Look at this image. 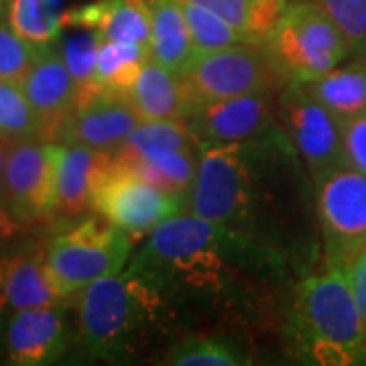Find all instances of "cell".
Returning <instances> with one entry per match:
<instances>
[{
	"label": "cell",
	"mask_w": 366,
	"mask_h": 366,
	"mask_svg": "<svg viewBox=\"0 0 366 366\" xmlns=\"http://www.w3.org/2000/svg\"><path fill=\"white\" fill-rule=\"evenodd\" d=\"M315 185L281 127L259 139L202 144L185 209L283 250L301 269L317 254Z\"/></svg>",
	"instance_id": "cell-2"
},
{
	"label": "cell",
	"mask_w": 366,
	"mask_h": 366,
	"mask_svg": "<svg viewBox=\"0 0 366 366\" xmlns=\"http://www.w3.org/2000/svg\"><path fill=\"white\" fill-rule=\"evenodd\" d=\"M131 262L167 291L192 327L269 324L303 271L283 250L187 209L159 224Z\"/></svg>",
	"instance_id": "cell-1"
},
{
	"label": "cell",
	"mask_w": 366,
	"mask_h": 366,
	"mask_svg": "<svg viewBox=\"0 0 366 366\" xmlns=\"http://www.w3.org/2000/svg\"><path fill=\"white\" fill-rule=\"evenodd\" d=\"M279 96L271 92L247 94L204 102L187 118L189 129L202 144L240 143L279 131Z\"/></svg>",
	"instance_id": "cell-13"
},
{
	"label": "cell",
	"mask_w": 366,
	"mask_h": 366,
	"mask_svg": "<svg viewBox=\"0 0 366 366\" xmlns=\"http://www.w3.org/2000/svg\"><path fill=\"white\" fill-rule=\"evenodd\" d=\"M177 4L182 9L185 21H187L197 51H212V49H220V47H228V45L247 41L234 26L226 23L222 16L199 6L196 2L177 0Z\"/></svg>",
	"instance_id": "cell-30"
},
{
	"label": "cell",
	"mask_w": 366,
	"mask_h": 366,
	"mask_svg": "<svg viewBox=\"0 0 366 366\" xmlns=\"http://www.w3.org/2000/svg\"><path fill=\"white\" fill-rule=\"evenodd\" d=\"M340 29L350 51L366 49V0H315Z\"/></svg>",
	"instance_id": "cell-32"
},
{
	"label": "cell",
	"mask_w": 366,
	"mask_h": 366,
	"mask_svg": "<svg viewBox=\"0 0 366 366\" xmlns=\"http://www.w3.org/2000/svg\"><path fill=\"white\" fill-rule=\"evenodd\" d=\"M2 199L29 226L51 220L57 214V167L53 141H14L9 151Z\"/></svg>",
	"instance_id": "cell-11"
},
{
	"label": "cell",
	"mask_w": 366,
	"mask_h": 366,
	"mask_svg": "<svg viewBox=\"0 0 366 366\" xmlns=\"http://www.w3.org/2000/svg\"><path fill=\"white\" fill-rule=\"evenodd\" d=\"M78 344L106 362H137L194 334V327L151 274L129 261L122 273L94 281L76 300Z\"/></svg>",
	"instance_id": "cell-3"
},
{
	"label": "cell",
	"mask_w": 366,
	"mask_h": 366,
	"mask_svg": "<svg viewBox=\"0 0 366 366\" xmlns=\"http://www.w3.org/2000/svg\"><path fill=\"white\" fill-rule=\"evenodd\" d=\"M199 149V141L185 120H141L118 153H155ZM114 153V151H112Z\"/></svg>",
	"instance_id": "cell-27"
},
{
	"label": "cell",
	"mask_w": 366,
	"mask_h": 366,
	"mask_svg": "<svg viewBox=\"0 0 366 366\" xmlns=\"http://www.w3.org/2000/svg\"><path fill=\"white\" fill-rule=\"evenodd\" d=\"M350 57L348 64H340L326 76L305 81L315 98L340 122L366 114V49Z\"/></svg>",
	"instance_id": "cell-22"
},
{
	"label": "cell",
	"mask_w": 366,
	"mask_h": 366,
	"mask_svg": "<svg viewBox=\"0 0 366 366\" xmlns=\"http://www.w3.org/2000/svg\"><path fill=\"white\" fill-rule=\"evenodd\" d=\"M9 259L11 254L6 257H0V338H2V317L4 312L9 310L6 307V271H9ZM0 358H2V344H0Z\"/></svg>",
	"instance_id": "cell-36"
},
{
	"label": "cell",
	"mask_w": 366,
	"mask_h": 366,
	"mask_svg": "<svg viewBox=\"0 0 366 366\" xmlns=\"http://www.w3.org/2000/svg\"><path fill=\"white\" fill-rule=\"evenodd\" d=\"M171 366H244L252 365L244 344L220 332H196L171 346L161 360Z\"/></svg>",
	"instance_id": "cell-23"
},
{
	"label": "cell",
	"mask_w": 366,
	"mask_h": 366,
	"mask_svg": "<svg viewBox=\"0 0 366 366\" xmlns=\"http://www.w3.org/2000/svg\"><path fill=\"white\" fill-rule=\"evenodd\" d=\"M57 167V214L78 218L92 209L94 185L110 153L90 147L53 141Z\"/></svg>",
	"instance_id": "cell-17"
},
{
	"label": "cell",
	"mask_w": 366,
	"mask_h": 366,
	"mask_svg": "<svg viewBox=\"0 0 366 366\" xmlns=\"http://www.w3.org/2000/svg\"><path fill=\"white\" fill-rule=\"evenodd\" d=\"M143 120H185L199 106L183 76L157 64L153 57L141 69L127 96Z\"/></svg>",
	"instance_id": "cell-16"
},
{
	"label": "cell",
	"mask_w": 366,
	"mask_h": 366,
	"mask_svg": "<svg viewBox=\"0 0 366 366\" xmlns=\"http://www.w3.org/2000/svg\"><path fill=\"white\" fill-rule=\"evenodd\" d=\"M283 340L305 365L348 366L366 362V326L346 273L327 267L305 274L283 312Z\"/></svg>",
	"instance_id": "cell-4"
},
{
	"label": "cell",
	"mask_w": 366,
	"mask_h": 366,
	"mask_svg": "<svg viewBox=\"0 0 366 366\" xmlns=\"http://www.w3.org/2000/svg\"><path fill=\"white\" fill-rule=\"evenodd\" d=\"M134 238L110 222L81 220L55 234L47 244V262L57 287L69 301L98 279L122 273L131 261Z\"/></svg>",
	"instance_id": "cell-6"
},
{
	"label": "cell",
	"mask_w": 366,
	"mask_h": 366,
	"mask_svg": "<svg viewBox=\"0 0 366 366\" xmlns=\"http://www.w3.org/2000/svg\"><path fill=\"white\" fill-rule=\"evenodd\" d=\"M86 26L104 41H132L151 47V11L147 0H94L66 13L64 29Z\"/></svg>",
	"instance_id": "cell-18"
},
{
	"label": "cell",
	"mask_w": 366,
	"mask_h": 366,
	"mask_svg": "<svg viewBox=\"0 0 366 366\" xmlns=\"http://www.w3.org/2000/svg\"><path fill=\"white\" fill-rule=\"evenodd\" d=\"M4 13V0H0V16Z\"/></svg>",
	"instance_id": "cell-38"
},
{
	"label": "cell",
	"mask_w": 366,
	"mask_h": 366,
	"mask_svg": "<svg viewBox=\"0 0 366 366\" xmlns=\"http://www.w3.org/2000/svg\"><path fill=\"white\" fill-rule=\"evenodd\" d=\"M183 79L199 104L261 92L281 94L289 84L269 47L249 41L212 51H197Z\"/></svg>",
	"instance_id": "cell-7"
},
{
	"label": "cell",
	"mask_w": 366,
	"mask_h": 366,
	"mask_svg": "<svg viewBox=\"0 0 366 366\" xmlns=\"http://www.w3.org/2000/svg\"><path fill=\"white\" fill-rule=\"evenodd\" d=\"M0 134L11 143L29 139L49 141L39 114L26 100L21 84L6 79H0Z\"/></svg>",
	"instance_id": "cell-29"
},
{
	"label": "cell",
	"mask_w": 366,
	"mask_h": 366,
	"mask_svg": "<svg viewBox=\"0 0 366 366\" xmlns=\"http://www.w3.org/2000/svg\"><path fill=\"white\" fill-rule=\"evenodd\" d=\"M92 209L137 240L183 212L185 202L144 182L137 171L110 153L94 185Z\"/></svg>",
	"instance_id": "cell-8"
},
{
	"label": "cell",
	"mask_w": 366,
	"mask_h": 366,
	"mask_svg": "<svg viewBox=\"0 0 366 366\" xmlns=\"http://www.w3.org/2000/svg\"><path fill=\"white\" fill-rule=\"evenodd\" d=\"M141 120L127 96L94 90L79 96L76 108L57 127L53 141L112 153L129 139Z\"/></svg>",
	"instance_id": "cell-14"
},
{
	"label": "cell",
	"mask_w": 366,
	"mask_h": 366,
	"mask_svg": "<svg viewBox=\"0 0 366 366\" xmlns=\"http://www.w3.org/2000/svg\"><path fill=\"white\" fill-rule=\"evenodd\" d=\"M11 141L0 134V197H2V183H4V171H6V161H9V151H11Z\"/></svg>",
	"instance_id": "cell-37"
},
{
	"label": "cell",
	"mask_w": 366,
	"mask_h": 366,
	"mask_svg": "<svg viewBox=\"0 0 366 366\" xmlns=\"http://www.w3.org/2000/svg\"><path fill=\"white\" fill-rule=\"evenodd\" d=\"M279 117L314 183L348 165L342 122L315 98L305 81H289L281 92Z\"/></svg>",
	"instance_id": "cell-10"
},
{
	"label": "cell",
	"mask_w": 366,
	"mask_h": 366,
	"mask_svg": "<svg viewBox=\"0 0 366 366\" xmlns=\"http://www.w3.org/2000/svg\"><path fill=\"white\" fill-rule=\"evenodd\" d=\"M102 43L104 37L98 31L86 26H67L57 41V49L78 84V98L94 90L96 64Z\"/></svg>",
	"instance_id": "cell-28"
},
{
	"label": "cell",
	"mask_w": 366,
	"mask_h": 366,
	"mask_svg": "<svg viewBox=\"0 0 366 366\" xmlns=\"http://www.w3.org/2000/svg\"><path fill=\"white\" fill-rule=\"evenodd\" d=\"M344 273L348 277L354 300L358 303V310H360V315H362L366 326V247L354 257L352 262L344 269Z\"/></svg>",
	"instance_id": "cell-35"
},
{
	"label": "cell",
	"mask_w": 366,
	"mask_h": 366,
	"mask_svg": "<svg viewBox=\"0 0 366 366\" xmlns=\"http://www.w3.org/2000/svg\"><path fill=\"white\" fill-rule=\"evenodd\" d=\"M264 45L289 81H314L352 55L340 29L315 0L289 2Z\"/></svg>",
	"instance_id": "cell-5"
},
{
	"label": "cell",
	"mask_w": 366,
	"mask_h": 366,
	"mask_svg": "<svg viewBox=\"0 0 366 366\" xmlns=\"http://www.w3.org/2000/svg\"><path fill=\"white\" fill-rule=\"evenodd\" d=\"M149 59H151V47H144L132 41H104L98 53L94 90L129 96L137 78L141 76V69Z\"/></svg>",
	"instance_id": "cell-26"
},
{
	"label": "cell",
	"mask_w": 366,
	"mask_h": 366,
	"mask_svg": "<svg viewBox=\"0 0 366 366\" xmlns=\"http://www.w3.org/2000/svg\"><path fill=\"white\" fill-rule=\"evenodd\" d=\"M342 134L348 165L366 175V114L342 122Z\"/></svg>",
	"instance_id": "cell-33"
},
{
	"label": "cell",
	"mask_w": 366,
	"mask_h": 366,
	"mask_svg": "<svg viewBox=\"0 0 366 366\" xmlns=\"http://www.w3.org/2000/svg\"><path fill=\"white\" fill-rule=\"evenodd\" d=\"M71 303L57 287L47 247H23L11 254L6 271V307L11 312Z\"/></svg>",
	"instance_id": "cell-19"
},
{
	"label": "cell",
	"mask_w": 366,
	"mask_h": 366,
	"mask_svg": "<svg viewBox=\"0 0 366 366\" xmlns=\"http://www.w3.org/2000/svg\"><path fill=\"white\" fill-rule=\"evenodd\" d=\"M120 163L137 171L144 182L157 189L187 202L192 185L196 182L199 149L155 151V153H112Z\"/></svg>",
	"instance_id": "cell-20"
},
{
	"label": "cell",
	"mask_w": 366,
	"mask_h": 366,
	"mask_svg": "<svg viewBox=\"0 0 366 366\" xmlns=\"http://www.w3.org/2000/svg\"><path fill=\"white\" fill-rule=\"evenodd\" d=\"M291 2H293V0H291Z\"/></svg>",
	"instance_id": "cell-39"
},
{
	"label": "cell",
	"mask_w": 366,
	"mask_h": 366,
	"mask_svg": "<svg viewBox=\"0 0 366 366\" xmlns=\"http://www.w3.org/2000/svg\"><path fill=\"white\" fill-rule=\"evenodd\" d=\"M315 206L327 267L346 269L366 247V175L350 165L315 183Z\"/></svg>",
	"instance_id": "cell-9"
},
{
	"label": "cell",
	"mask_w": 366,
	"mask_h": 366,
	"mask_svg": "<svg viewBox=\"0 0 366 366\" xmlns=\"http://www.w3.org/2000/svg\"><path fill=\"white\" fill-rule=\"evenodd\" d=\"M39 51V47L23 39L6 21H0V79L21 84Z\"/></svg>",
	"instance_id": "cell-31"
},
{
	"label": "cell",
	"mask_w": 366,
	"mask_h": 366,
	"mask_svg": "<svg viewBox=\"0 0 366 366\" xmlns=\"http://www.w3.org/2000/svg\"><path fill=\"white\" fill-rule=\"evenodd\" d=\"M29 228H33V226L21 222L6 206V202L0 197V257L13 254L16 250L23 249Z\"/></svg>",
	"instance_id": "cell-34"
},
{
	"label": "cell",
	"mask_w": 366,
	"mask_h": 366,
	"mask_svg": "<svg viewBox=\"0 0 366 366\" xmlns=\"http://www.w3.org/2000/svg\"><path fill=\"white\" fill-rule=\"evenodd\" d=\"M78 342V322L71 305H47L11 312L2 326V358L13 366H45L57 362Z\"/></svg>",
	"instance_id": "cell-12"
},
{
	"label": "cell",
	"mask_w": 366,
	"mask_h": 366,
	"mask_svg": "<svg viewBox=\"0 0 366 366\" xmlns=\"http://www.w3.org/2000/svg\"><path fill=\"white\" fill-rule=\"evenodd\" d=\"M66 0H4V21L31 45H57L64 33Z\"/></svg>",
	"instance_id": "cell-24"
},
{
	"label": "cell",
	"mask_w": 366,
	"mask_h": 366,
	"mask_svg": "<svg viewBox=\"0 0 366 366\" xmlns=\"http://www.w3.org/2000/svg\"><path fill=\"white\" fill-rule=\"evenodd\" d=\"M151 11V57L171 71L183 76L196 57L187 21L177 0H147Z\"/></svg>",
	"instance_id": "cell-21"
},
{
	"label": "cell",
	"mask_w": 366,
	"mask_h": 366,
	"mask_svg": "<svg viewBox=\"0 0 366 366\" xmlns=\"http://www.w3.org/2000/svg\"><path fill=\"white\" fill-rule=\"evenodd\" d=\"M21 88L39 114L47 139L53 141L57 127L78 104L79 94L78 84L67 69L57 45L41 49L31 69L21 79Z\"/></svg>",
	"instance_id": "cell-15"
},
{
	"label": "cell",
	"mask_w": 366,
	"mask_h": 366,
	"mask_svg": "<svg viewBox=\"0 0 366 366\" xmlns=\"http://www.w3.org/2000/svg\"><path fill=\"white\" fill-rule=\"evenodd\" d=\"M208 9L250 43H264L287 13L291 0H192Z\"/></svg>",
	"instance_id": "cell-25"
}]
</instances>
